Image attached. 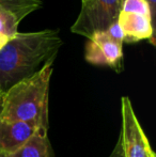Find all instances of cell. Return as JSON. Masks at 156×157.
Returning <instances> with one entry per match:
<instances>
[{
  "label": "cell",
  "mask_w": 156,
  "mask_h": 157,
  "mask_svg": "<svg viewBox=\"0 0 156 157\" xmlns=\"http://www.w3.org/2000/svg\"><path fill=\"white\" fill-rule=\"evenodd\" d=\"M21 21L16 15L0 6V49L17 34Z\"/></svg>",
  "instance_id": "obj_9"
},
{
  "label": "cell",
  "mask_w": 156,
  "mask_h": 157,
  "mask_svg": "<svg viewBox=\"0 0 156 157\" xmlns=\"http://www.w3.org/2000/svg\"><path fill=\"white\" fill-rule=\"evenodd\" d=\"M2 95H3V92H2V90L0 89V106H1V101H2Z\"/></svg>",
  "instance_id": "obj_15"
},
{
  "label": "cell",
  "mask_w": 156,
  "mask_h": 157,
  "mask_svg": "<svg viewBox=\"0 0 156 157\" xmlns=\"http://www.w3.org/2000/svg\"><path fill=\"white\" fill-rule=\"evenodd\" d=\"M123 0H88L81 3L71 32L89 39L96 32L106 31L117 21Z\"/></svg>",
  "instance_id": "obj_3"
},
{
  "label": "cell",
  "mask_w": 156,
  "mask_h": 157,
  "mask_svg": "<svg viewBox=\"0 0 156 157\" xmlns=\"http://www.w3.org/2000/svg\"><path fill=\"white\" fill-rule=\"evenodd\" d=\"M86 1H88V0H81V3H82V2H86Z\"/></svg>",
  "instance_id": "obj_16"
},
{
  "label": "cell",
  "mask_w": 156,
  "mask_h": 157,
  "mask_svg": "<svg viewBox=\"0 0 156 157\" xmlns=\"http://www.w3.org/2000/svg\"><path fill=\"white\" fill-rule=\"evenodd\" d=\"M123 56V44L110 37L106 31L94 33L86 43L85 59L93 65L108 66L121 72Z\"/></svg>",
  "instance_id": "obj_5"
},
{
  "label": "cell",
  "mask_w": 156,
  "mask_h": 157,
  "mask_svg": "<svg viewBox=\"0 0 156 157\" xmlns=\"http://www.w3.org/2000/svg\"><path fill=\"white\" fill-rule=\"evenodd\" d=\"M39 129L36 126L21 121L0 118V154H6L19 149Z\"/></svg>",
  "instance_id": "obj_7"
},
{
  "label": "cell",
  "mask_w": 156,
  "mask_h": 157,
  "mask_svg": "<svg viewBox=\"0 0 156 157\" xmlns=\"http://www.w3.org/2000/svg\"><path fill=\"white\" fill-rule=\"evenodd\" d=\"M121 11L146 15V16H150L155 23L154 17L152 16V13H151L150 4L146 0H123Z\"/></svg>",
  "instance_id": "obj_11"
},
{
  "label": "cell",
  "mask_w": 156,
  "mask_h": 157,
  "mask_svg": "<svg viewBox=\"0 0 156 157\" xmlns=\"http://www.w3.org/2000/svg\"><path fill=\"white\" fill-rule=\"evenodd\" d=\"M0 157H51L47 129H39L27 142L19 149Z\"/></svg>",
  "instance_id": "obj_8"
},
{
  "label": "cell",
  "mask_w": 156,
  "mask_h": 157,
  "mask_svg": "<svg viewBox=\"0 0 156 157\" xmlns=\"http://www.w3.org/2000/svg\"><path fill=\"white\" fill-rule=\"evenodd\" d=\"M121 145L124 157H156L134 111L131 99L121 98Z\"/></svg>",
  "instance_id": "obj_4"
},
{
  "label": "cell",
  "mask_w": 156,
  "mask_h": 157,
  "mask_svg": "<svg viewBox=\"0 0 156 157\" xmlns=\"http://www.w3.org/2000/svg\"><path fill=\"white\" fill-rule=\"evenodd\" d=\"M106 32L108 33L109 36L112 37L113 40L124 44V35H123V32H122V30H121L120 26H119L118 21H115L112 25L109 26V27L107 28Z\"/></svg>",
  "instance_id": "obj_12"
},
{
  "label": "cell",
  "mask_w": 156,
  "mask_h": 157,
  "mask_svg": "<svg viewBox=\"0 0 156 157\" xmlns=\"http://www.w3.org/2000/svg\"><path fill=\"white\" fill-rule=\"evenodd\" d=\"M62 45L63 41L58 29L17 32L0 49V89L2 92L36 74L49 60L56 59Z\"/></svg>",
  "instance_id": "obj_1"
},
{
  "label": "cell",
  "mask_w": 156,
  "mask_h": 157,
  "mask_svg": "<svg viewBox=\"0 0 156 157\" xmlns=\"http://www.w3.org/2000/svg\"><path fill=\"white\" fill-rule=\"evenodd\" d=\"M49 60L32 76L15 83L2 95L0 118L21 121L36 127L48 128V94L54 71Z\"/></svg>",
  "instance_id": "obj_2"
},
{
  "label": "cell",
  "mask_w": 156,
  "mask_h": 157,
  "mask_svg": "<svg viewBox=\"0 0 156 157\" xmlns=\"http://www.w3.org/2000/svg\"><path fill=\"white\" fill-rule=\"evenodd\" d=\"M124 35V43L148 41L155 45V23L150 16L120 11L117 19Z\"/></svg>",
  "instance_id": "obj_6"
},
{
  "label": "cell",
  "mask_w": 156,
  "mask_h": 157,
  "mask_svg": "<svg viewBox=\"0 0 156 157\" xmlns=\"http://www.w3.org/2000/svg\"><path fill=\"white\" fill-rule=\"evenodd\" d=\"M150 4V9H151V13H152V16L154 17L156 16V0H146Z\"/></svg>",
  "instance_id": "obj_14"
},
{
  "label": "cell",
  "mask_w": 156,
  "mask_h": 157,
  "mask_svg": "<svg viewBox=\"0 0 156 157\" xmlns=\"http://www.w3.org/2000/svg\"><path fill=\"white\" fill-rule=\"evenodd\" d=\"M108 157H124L123 156V151H122V145H121V140L120 138H119L117 144H116L115 149H113V151L110 153V155Z\"/></svg>",
  "instance_id": "obj_13"
},
{
  "label": "cell",
  "mask_w": 156,
  "mask_h": 157,
  "mask_svg": "<svg viewBox=\"0 0 156 157\" xmlns=\"http://www.w3.org/2000/svg\"><path fill=\"white\" fill-rule=\"evenodd\" d=\"M43 0H0V6L6 9L21 21L41 8Z\"/></svg>",
  "instance_id": "obj_10"
}]
</instances>
